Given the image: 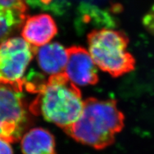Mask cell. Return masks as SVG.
<instances>
[{
	"label": "cell",
	"mask_w": 154,
	"mask_h": 154,
	"mask_svg": "<svg viewBox=\"0 0 154 154\" xmlns=\"http://www.w3.org/2000/svg\"><path fill=\"white\" fill-rule=\"evenodd\" d=\"M57 32V24L52 17L40 14L25 19L21 34L28 44L38 48L49 44Z\"/></svg>",
	"instance_id": "7"
},
{
	"label": "cell",
	"mask_w": 154,
	"mask_h": 154,
	"mask_svg": "<svg viewBox=\"0 0 154 154\" xmlns=\"http://www.w3.org/2000/svg\"><path fill=\"white\" fill-rule=\"evenodd\" d=\"M28 123V113L22 91L0 84V138L14 143L22 137Z\"/></svg>",
	"instance_id": "5"
},
{
	"label": "cell",
	"mask_w": 154,
	"mask_h": 154,
	"mask_svg": "<svg viewBox=\"0 0 154 154\" xmlns=\"http://www.w3.org/2000/svg\"><path fill=\"white\" fill-rule=\"evenodd\" d=\"M124 121L116 100L88 98L84 101L79 118L64 132L78 143L101 150L114 143Z\"/></svg>",
	"instance_id": "1"
},
{
	"label": "cell",
	"mask_w": 154,
	"mask_h": 154,
	"mask_svg": "<svg viewBox=\"0 0 154 154\" xmlns=\"http://www.w3.org/2000/svg\"><path fill=\"white\" fill-rule=\"evenodd\" d=\"M35 55L40 69L50 76L64 73L67 50L58 42L49 43L36 49Z\"/></svg>",
	"instance_id": "9"
},
{
	"label": "cell",
	"mask_w": 154,
	"mask_h": 154,
	"mask_svg": "<svg viewBox=\"0 0 154 154\" xmlns=\"http://www.w3.org/2000/svg\"><path fill=\"white\" fill-rule=\"evenodd\" d=\"M0 154H13V149L9 142L0 138Z\"/></svg>",
	"instance_id": "12"
},
{
	"label": "cell",
	"mask_w": 154,
	"mask_h": 154,
	"mask_svg": "<svg viewBox=\"0 0 154 154\" xmlns=\"http://www.w3.org/2000/svg\"><path fill=\"white\" fill-rule=\"evenodd\" d=\"M67 50V62L64 74L76 86L95 85L99 82L98 71L88 51L73 46Z\"/></svg>",
	"instance_id": "6"
},
{
	"label": "cell",
	"mask_w": 154,
	"mask_h": 154,
	"mask_svg": "<svg viewBox=\"0 0 154 154\" xmlns=\"http://www.w3.org/2000/svg\"><path fill=\"white\" fill-rule=\"evenodd\" d=\"M143 24L146 29L154 35V5L143 18Z\"/></svg>",
	"instance_id": "11"
},
{
	"label": "cell",
	"mask_w": 154,
	"mask_h": 154,
	"mask_svg": "<svg viewBox=\"0 0 154 154\" xmlns=\"http://www.w3.org/2000/svg\"><path fill=\"white\" fill-rule=\"evenodd\" d=\"M88 52L96 66L111 76L119 77L135 69L136 60L127 51L129 39L121 31L101 29L87 36Z\"/></svg>",
	"instance_id": "3"
},
{
	"label": "cell",
	"mask_w": 154,
	"mask_h": 154,
	"mask_svg": "<svg viewBox=\"0 0 154 154\" xmlns=\"http://www.w3.org/2000/svg\"><path fill=\"white\" fill-rule=\"evenodd\" d=\"M36 49L21 37H9L0 42V84L23 91L24 76Z\"/></svg>",
	"instance_id": "4"
},
{
	"label": "cell",
	"mask_w": 154,
	"mask_h": 154,
	"mask_svg": "<svg viewBox=\"0 0 154 154\" xmlns=\"http://www.w3.org/2000/svg\"><path fill=\"white\" fill-rule=\"evenodd\" d=\"M52 0H27V4H31L32 5L39 6L42 7H48L51 5Z\"/></svg>",
	"instance_id": "13"
},
{
	"label": "cell",
	"mask_w": 154,
	"mask_h": 154,
	"mask_svg": "<svg viewBox=\"0 0 154 154\" xmlns=\"http://www.w3.org/2000/svg\"><path fill=\"white\" fill-rule=\"evenodd\" d=\"M36 94L29 106L31 112L64 131L79 118L84 106L82 93L64 73L49 76Z\"/></svg>",
	"instance_id": "2"
},
{
	"label": "cell",
	"mask_w": 154,
	"mask_h": 154,
	"mask_svg": "<svg viewBox=\"0 0 154 154\" xmlns=\"http://www.w3.org/2000/svg\"><path fill=\"white\" fill-rule=\"evenodd\" d=\"M23 154H57L54 136L43 128H34L22 136Z\"/></svg>",
	"instance_id": "10"
},
{
	"label": "cell",
	"mask_w": 154,
	"mask_h": 154,
	"mask_svg": "<svg viewBox=\"0 0 154 154\" xmlns=\"http://www.w3.org/2000/svg\"><path fill=\"white\" fill-rule=\"evenodd\" d=\"M26 11L27 0H0V42L22 26Z\"/></svg>",
	"instance_id": "8"
}]
</instances>
